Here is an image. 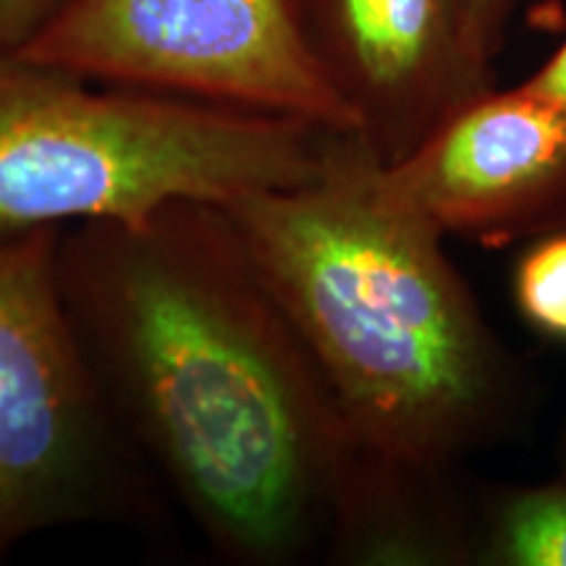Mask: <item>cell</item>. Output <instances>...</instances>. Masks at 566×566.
Here are the masks:
<instances>
[{"mask_svg": "<svg viewBox=\"0 0 566 566\" xmlns=\"http://www.w3.org/2000/svg\"><path fill=\"white\" fill-rule=\"evenodd\" d=\"M522 87L537 97H543V101L566 108V42L527 82H522Z\"/></svg>", "mask_w": 566, "mask_h": 566, "instance_id": "12", "label": "cell"}, {"mask_svg": "<svg viewBox=\"0 0 566 566\" xmlns=\"http://www.w3.org/2000/svg\"><path fill=\"white\" fill-rule=\"evenodd\" d=\"M0 53V239L302 187L336 129Z\"/></svg>", "mask_w": 566, "mask_h": 566, "instance_id": "3", "label": "cell"}, {"mask_svg": "<svg viewBox=\"0 0 566 566\" xmlns=\"http://www.w3.org/2000/svg\"><path fill=\"white\" fill-rule=\"evenodd\" d=\"M71 0H0V53L24 51Z\"/></svg>", "mask_w": 566, "mask_h": 566, "instance_id": "10", "label": "cell"}, {"mask_svg": "<svg viewBox=\"0 0 566 566\" xmlns=\"http://www.w3.org/2000/svg\"><path fill=\"white\" fill-rule=\"evenodd\" d=\"M359 134L336 132L321 174L223 205L370 462L443 478L506 430L520 378L443 250L394 202Z\"/></svg>", "mask_w": 566, "mask_h": 566, "instance_id": "2", "label": "cell"}, {"mask_svg": "<svg viewBox=\"0 0 566 566\" xmlns=\"http://www.w3.org/2000/svg\"><path fill=\"white\" fill-rule=\"evenodd\" d=\"M475 556L493 566H566V475L495 495Z\"/></svg>", "mask_w": 566, "mask_h": 566, "instance_id": "8", "label": "cell"}, {"mask_svg": "<svg viewBox=\"0 0 566 566\" xmlns=\"http://www.w3.org/2000/svg\"><path fill=\"white\" fill-rule=\"evenodd\" d=\"M19 55L90 82L357 134L304 45L292 0H71Z\"/></svg>", "mask_w": 566, "mask_h": 566, "instance_id": "5", "label": "cell"}, {"mask_svg": "<svg viewBox=\"0 0 566 566\" xmlns=\"http://www.w3.org/2000/svg\"><path fill=\"white\" fill-rule=\"evenodd\" d=\"M380 189L443 237L506 247L566 229V108L525 87L459 108L401 160L378 163Z\"/></svg>", "mask_w": 566, "mask_h": 566, "instance_id": "7", "label": "cell"}, {"mask_svg": "<svg viewBox=\"0 0 566 566\" xmlns=\"http://www.w3.org/2000/svg\"><path fill=\"white\" fill-rule=\"evenodd\" d=\"M564 470H566V438H564Z\"/></svg>", "mask_w": 566, "mask_h": 566, "instance_id": "13", "label": "cell"}, {"mask_svg": "<svg viewBox=\"0 0 566 566\" xmlns=\"http://www.w3.org/2000/svg\"><path fill=\"white\" fill-rule=\"evenodd\" d=\"M516 0H467V19L478 53L485 61H495L504 51L509 21H512Z\"/></svg>", "mask_w": 566, "mask_h": 566, "instance_id": "11", "label": "cell"}, {"mask_svg": "<svg viewBox=\"0 0 566 566\" xmlns=\"http://www.w3.org/2000/svg\"><path fill=\"white\" fill-rule=\"evenodd\" d=\"M59 268L113 420L212 554H342L370 459L223 205L71 226Z\"/></svg>", "mask_w": 566, "mask_h": 566, "instance_id": "1", "label": "cell"}, {"mask_svg": "<svg viewBox=\"0 0 566 566\" xmlns=\"http://www.w3.org/2000/svg\"><path fill=\"white\" fill-rule=\"evenodd\" d=\"M325 82L384 166L495 87L478 53L467 0H292Z\"/></svg>", "mask_w": 566, "mask_h": 566, "instance_id": "6", "label": "cell"}, {"mask_svg": "<svg viewBox=\"0 0 566 566\" xmlns=\"http://www.w3.org/2000/svg\"><path fill=\"white\" fill-rule=\"evenodd\" d=\"M514 300L530 325L566 338V229L541 237L514 273Z\"/></svg>", "mask_w": 566, "mask_h": 566, "instance_id": "9", "label": "cell"}, {"mask_svg": "<svg viewBox=\"0 0 566 566\" xmlns=\"http://www.w3.org/2000/svg\"><path fill=\"white\" fill-rule=\"evenodd\" d=\"M61 233L0 239V558L45 530L145 506V464L71 323Z\"/></svg>", "mask_w": 566, "mask_h": 566, "instance_id": "4", "label": "cell"}]
</instances>
